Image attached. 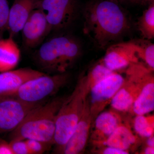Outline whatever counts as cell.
Wrapping results in <instances>:
<instances>
[{
  "label": "cell",
  "instance_id": "obj_1",
  "mask_svg": "<svg viewBox=\"0 0 154 154\" xmlns=\"http://www.w3.org/2000/svg\"><path fill=\"white\" fill-rule=\"evenodd\" d=\"M83 32L98 47L104 48L129 30L126 15L115 2L98 1L86 6Z\"/></svg>",
  "mask_w": 154,
  "mask_h": 154
},
{
  "label": "cell",
  "instance_id": "obj_2",
  "mask_svg": "<svg viewBox=\"0 0 154 154\" xmlns=\"http://www.w3.org/2000/svg\"><path fill=\"white\" fill-rule=\"evenodd\" d=\"M65 99L54 98L31 109L11 131V141L34 139L54 144L57 116Z\"/></svg>",
  "mask_w": 154,
  "mask_h": 154
},
{
  "label": "cell",
  "instance_id": "obj_3",
  "mask_svg": "<svg viewBox=\"0 0 154 154\" xmlns=\"http://www.w3.org/2000/svg\"><path fill=\"white\" fill-rule=\"evenodd\" d=\"M82 50L80 42L74 37L56 36L40 46L35 54V60L45 72L63 73L79 57Z\"/></svg>",
  "mask_w": 154,
  "mask_h": 154
},
{
  "label": "cell",
  "instance_id": "obj_4",
  "mask_svg": "<svg viewBox=\"0 0 154 154\" xmlns=\"http://www.w3.org/2000/svg\"><path fill=\"white\" fill-rule=\"evenodd\" d=\"M89 91L82 77L74 91L66 98L61 106L57 116L54 137V144L58 152L73 133L82 113Z\"/></svg>",
  "mask_w": 154,
  "mask_h": 154
},
{
  "label": "cell",
  "instance_id": "obj_5",
  "mask_svg": "<svg viewBox=\"0 0 154 154\" xmlns=\"http://www.w3.org/2000/svg\"><path fill=\"white\" fill-rule=\"evenodd\" d=\"M69 78L68 74L66 72L52 75L45 74L27 81L8 97L30 104L42 103L66 85Z\"/></svg>",
  "mask_w": 154,
  "mask_h": 154
},
{
  "label": "cell",
  "instance_id": "obj_6",
  "mask_svg": "<svg viewBox=\"0 0 154 154\" xmlns=\"http://www.w3.org/2000/svg\"><path fill=\"white\" fill-rule=\"evenodd\" d=\"M38 8L44 12L51 30H60L75 18L78 4L76 0H41Z\"/></svg>",
  "mask_w": 154,
  "mask_h": 154
},
{
  "label": "cell",
  "instance_id": "obj_7",
  "mask_svg": "<svg viewBox=\"0 0 154 154\" xmlns=\"http://www.w3.org/2000/svg\"><path fill=\"white\" fill-rule=\"evenodd\" d=\"M125 81V79L122 75L114 72L91 88L90 107L93 121L108 102H110Z\"/></svg>",
  "mask_w": 154,
  "mask_h": 154
},
{
  "label": "cell",
  "instance_id": "obj_8",
  "mask_svg": "<svg viewBox=\"0 0 154 154\" xmlns=\"http://www.w3.org/2000/svg\"><path fill=\"white\" fill-rule=\"evenodd\" d=\"M42 103H27L13 97L0 98V133L13 131L31 109Z\"/></svg>",
  "mask_w": 154,
  "mask_h": 154
},
{
  "label": "cell",
  "instance_id": "obj_9",
  "mask_svg": "<svg viewBox=\"0 0 154 154\" xmlns=\"http://www.w3.org/2000/svg\"><path fill=\"white\" fill-rule=\"evenodd\" d=\"M23 42L26 47H37L51 31L44 12L34 9L25 22L22 30Z\"/></svg>",
  "mask_w": 154,
  "mask_h": 154
},
{
  "label": "cell",
  "instance_id": "obj_10",
  "mask_svg": "<svg viewBox=\"0 0 154 154\" xmlns=\"http://www.w3.org/2000/svg\"><path fill=\"white\" fill-rule=\"evenodd\" d=\"M134 41L119 42L107 48L103 63L107 68L115 72L139 62Z\"/></svg>",
  "mask_w": 154,
  "mask_h": 154
},
{
  "label": "cell",
  "instance_id": "obj_11",
  "mask_svg": "<svg viewBox=\"0 0 154 154\" xmlns=\"http://www.w3.org/2000/svg\"><path fill=\"white\" fill-rule=\"evenodd\" d=\"M92 121L90 103L86 98L82 113L73 133L58 152L65 154H79L82 152L87 145Z\"/></svg>",
  "mask_w": 154,
  "mask_h": 154
},
{
  "label": "cell",
  "instance_id": "obj_12",
  "mask_svg": "<svg viewBox=\"0 0 154 154\" xmlns=\"http://www.w3.org/2000/svg\"><path fill=\"white\" fill-rule=\"evenodd\" d=\"M45 74L27 68L0 72V98L10 97L27 81Z\"/></svg>",
  "mask_w": 154,
  "mask_h": 154
},
{
  "label": "cell",
  "instance_id": "obj_13",
  "mask_svg": "<svg viewBox=\"0 0 154 154\" xmlns=\"http://www.w3.org/2000/svg\"><path fill=\"white\" fill-rule=\"evenodd\" d=\"M149 77L138 80L127 77L122 85L110 100L112 108L119 111H127L131 108L140 93L143 83Z\"/></svg>",
  "mask_w": 154,
  "mask_h": 154
},
{
  "label": "cell",
  "instance_id": "obj_14",
  "mask_svg": "<svg viewBox=\"0 0 154 154\" xmlns=\"http://www.w3.org/2000/svg\"><path fill=\"white\" fill-rule=\"evenodd\" d=\"M41 0H14L10 10L7 30L13 37L22 30L28 17Z\"/></svg>",
  "mask_w": 154,
  "mask_h": 154
},
{
  "label": "cell",
  "instance_id": "obj_15",
  "mask_svg": "<svg viewBox=\"0 0 154 154\" xmlns=\"http://www.w3.org/2000/svg\"><path fill=\"white\" fill-rule=\"evenodd\" d=\"M92 138L95 141L103 143L120 125L118 116L111 111L100 113L96 116Z\"/></svg>",
  "mask_w": 154,
  "mask_h": 154
},
{
  "label": "cell",
  "instance_id": "obj_16",
  "mask_svg": "<svg viewBox=\"0 0 154 154\" xmlns=\"http://www.w3.org/2000/svg\"><path fill=\"white\" fill-rule=\"evenodd\" d=\"M20 58V50L13 37L0 38V72L13 70Z\"/></svg>",
  "mask_w": 154,
  "mask_h": 154
},
{
  "label": "cell",
  "instance_id": "obj_17",
  "mask_svg": "<svg viewBox=\"0 0 154 154\" xmlns=\"http://www.w3.org/2000/svg\"><path fill=\"white\" fill-rule=\"evenodd\" d=\"M132 108L137 115H144L153 111L154 83L152 75L143 83L140 93L134 102Z\"/></svg>",
  "mask_w": 154,
  "mask_h": 154
},
{
  "label": "cell",
  "instance_id": "obj_18",
  "mask_svg": "<svg viewBox=\"0 0 154 154\" xmlns=\"http://www.w3.org/2000/svg\"><path fill=\"white\" fill-rule=\"evenodd\" d=\"M137 138L128 127L119 125L103 144L107 146L128 151L135 143Z\"/></svg>",
  "mask_w": 154,
  "mask_h": 154
},
{
  "label": "cell",
  "instance_id": "obj_19",
  "mask_svg": "<svg viewBox=\"0 0 154 154\" xmlns=\"http://www.w3.org/2000/svg\"><path fill=\"white\" fill-rule=\"evenodd\" d=\"M137 27L143 39L150 40L154 38V4H150L139 19Z\"/></svg>",
  "mask_w": 154,
  "mask_h": 154
},
{
  "label": "cell",
  "instance_id": "obj_20",
  "mask_svg": "<svg viewBox=\"0 0 154 154\" xmlns=\"http://www.w3.org/2000/svg\"><path fill=\"white\" fill-rule=\"evenodd\" d=\"M136 48L139 59H141L146 64L148 67L153 71L154 69V45L149 40L145 39L134 41Z\"/></svg>",
  "mask_w": 154,
  "mask_h": 154
},
{
  "label": "cell",
  "instance_id": "obj_21",
  "mask_svg": "<svg viewBox=\"0 0 154 154\" xmlns=\"http://www.w3.org/2000/svg\"><path fill=\"white\" fill-rule=\"evenodd\" d=\"M115 72L112 71L105 66L103 62L97 64L89 71L87 75L82 77L85 82L88 90L96 83L111 75Z\"/></svg>",
  "mask_w": 154,
  "mask_h": 154
},
{
  "label": "cell",
  "instance_id": "obj_22",
  "mask_svg": "<svg viewBox=\"0 0 154 154\" xmlns=\"http://www.w3.org/2000/svg\"><path fill=\"white\" fill-rule=\"evenodd\" d=\"M154 117L137 115L134 122L136 132L142 137L148 138L153 135Z\"/></svg>",
  "mask_w": 154,
  "mask_h": 154
},
{
  "label": "cell",
  "instance_id": "obj_23",
  "mask_svg": "<svg viewBox=\"0 0 154 154\" xmlns=\"http://www.w3.org/2000/svg\"><path fill=\"white\" fill-rule=\"evenodd\" d=\"M10 10L8 0H0V38L7 30Z\"/></svg>",
  "mask_w": 154,
  "mask_h": 154
},
{
  "label": "cell",
  "instance_id": "obj_24",
  "mask_svg": "<svg viewBox=\"0 0 154 154\" xmlns=\"http://www.w3.org/2000/svg\"><path fill=\"white\" fill-rule=\"evenodd\" d=\"M30 154H42L49 149L51 145L46 143L34 139L25 140Z\"/></svg>",
  "mask_w": 154,
  "mask_h": 154
},
{
  "label": "cell",
  "instance_id": "obj_25",
  "mask_svg": "<svg viewBox=\"0 0 154 154\" xmlns=\"http://www.w3.org/2000/svg\"><path fill=\"white\" fill-rule=\"evenodd\" d=\"M10 144L14 154H30L25 140H11Z\"/></svg>",
  "mask_w": 154,
  "mask_h": 154
},
{
  "label": "cell",
  "instance_id": "obj_26",
  "mask_svg": "<svg viewBox=\"0 0 154 154\" xmlns=\"http://www.w3.org/2000/svg\"><path fill=\"white\" fill-rule=\"evenodd\" d=\"M0 154H14L10 143L5 141H0Z\"/></svg>",
  "mask_w": 154,
  "mask_h": 154
},
{
  "label": "cell",
  "instance_id": "obj_27",
  "mask_svg": "<svg viewBox=\"0 0 154 154\" xmlns=\"http://www.w3.org/2000/svg\"><path fill=\"white\" fill-rule=\"evenodd\" d=\"M102 153L104 154H128L129 153L127 151L123 150L113 147L107 146L105 148L103 151Z\"/></svg>",
  "mask_w": 154,
  "mask_h": 154
},
{
  "label": "cell",
  "instance_id": "obj_28",
  "mask_svg": "<svg viewBox=\"0 0 154 154\" xmlns=\"http://www.w3.org/2000/svg\"><path fill=\"white\" fill-rule=\"evenodd\" d=\"M146 144L147 145L149 146L153 147H154V137L153 135L148 137V139L146 141Z\"/></svg>",
  "mask_w": 154,
  "mask_h": 154
},
{
  "label": "cell",
  "instance_id": "obj_29",
  "mask_svg": "<svg viewBox=\"0 0 154 154\" xmlns=\"http://www.w3.org/2000/svg\"><path fill=\"white\" fill-rule=\"evenodd\" d=\"M144 153L145 154H154V147L147 146L144 150Z\"/></svg>",
  "mask_w": 154,
  "mask_h": 154
},
{
  "label": "cell",
  "instance_id": "obj_30",
  "mask_svg": "<svg viewBox=\"0 0 154 154\" xmlns=\"http://www.w3.org/2000/svg\"><path fill=\"white\" fill-rule=\"evenodd\" d=\"M128 1L134 3L143 2V0H128Z\"/></svg>",
  "mask_w": 154,
  "mask_h": 154
},
{
  "label": "cell",
  "instance_id": "obj_31",
  "mask_svg": "<svg viewBox=\"0 0 154 154\" xmlns=\"http://www.w3.org/2000/svg\"><path fill=\"white\" fill-rule=\"evenodd\" d=\"M143 2L151 4L154 2V0H143Z\"/></svg>",
  "mask_w": 154,
  "mask_h": 154
},
{
  "label": "cell",
  "instance_id": "obj_32",
  "mask_svg": "<svg viewBox=\"0 0 154 154\" xmlns=\"http://www.w3.org/2000/svg\"><path fill=\"white\" fill-rule=\"evenodd\" d=\"M110 1H113V2H115L116 3V1L117 0H110Z\"/></svg>",
  "mask_w": 154,
  "mask_h": 154
}]
</instances>
